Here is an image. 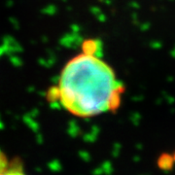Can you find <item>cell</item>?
Wrapping results in <instances>:
<instances>
[{
	"label": "cell",
	"instance_id": "cell-2",
	"mask_svg": "<svg viewBox=\"0 0 175 175\" xmlns=\"http://www.w3.org/2000/svg\"><path fill=\"white\" fill-rule=\"evenodd\" d=\"M0 175H26L21 162L12 160L9 161L0 153Z\"/></svg>",
	"mask_w": 175,
	"mask_h": 175
},
{
	"label": "cell",
	"instance_id": "cell-1",
	"mask_svg": "<svg viewBox=\"0 0 175 175\" xmlns=\"http://www.w3.org/2000/svg\"><path fill=\"white\" fill-rule=\"evenodd\" d=\"M124 92L114 69L94 52L84 51L62 68L55 97L70 114L92 118L116 111Z\"/></svg>",
	"mask_w": 175,
	"mask_h": 175
}]
</instances>
